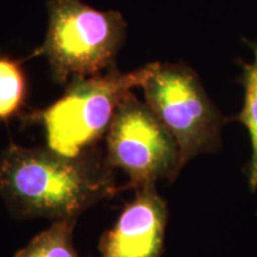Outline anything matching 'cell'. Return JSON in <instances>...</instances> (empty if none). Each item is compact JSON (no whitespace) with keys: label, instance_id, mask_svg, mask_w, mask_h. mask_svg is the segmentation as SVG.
Returning <instances> with one entry per match:
<instances>
[{"label":"cell","instance_id":"1","mask_svg":"<svg viewBox=\"0 0 257 257\" xmlns=\"http://www.w3.org/2000/svg\"><path fill=\"white\" fill-rule=\"evenodd\" d=\"M127 188L117 186L113 169L93 148L75 157L15 144L0 153V195L17 218L78 219Z\"/></svg>","mask_w":257,"mask_h":257},{"label":"cell","instance_id":"2","mask_svg":"<svg viewBox=\"0 0 257 257\" xmlns=\"http://www.w3.org/2000/svg\"><path fill=\"white\" fill-rule=\"evenodd\" d=\"M49 24L43 44L34 55L46 56L57 83L105 73L126 36L117 11H99L81 0H49Z\"/></svg>","mask_w":257,"mask_h":257},{"label":"cell","instance_id":"3","mask_svg":"<svg viewBox=\"0 0 257 257\" xmlns=\"http://www.w3.org/2000/svg\"><path fill=\"white\" fill-rule=\"evenodd\" d=\"M152 69L149 63L123 73L113 66L98 75L70 80L62 98L31 115L43 125L48 148L69 157L92 149L107 133L121 100L143 85Z\"/></svg>","mask_w":257,"mask_h":257},{"label":"cell","instance_id":"4","mask_svg":"<svg viewBox=\"0 0 257 257\" xmlns=\"http://www.w3.org/2000/svg\"><path fill=\"white\" fill-rule=\"evenodd\" d=\"M141 87L146 104L174 137L182 165L220 149L221 130L233 118L218 110L191 67L154 62Z\"/></svg>","mask_w":257,"mask_h":257},{"label":"cell","instance_id":"5","mask_svg":"<svg viewBox=\"0 0 257 257\" xmlns=\"http://www.w3.org/2000/svg\"><path fill=\"white\" fill-rule=\"evenodd\" d=\"M105 161L128 176L127 187L174 181L184 165L168 128L146 102L130 92L118 106L106 133Z\"/></svg>","mask_w":257,"mask_h":257},{"label":"cell","instance_id":"6","mask_svg":"<svg viewBox=\"0 0 257 257\" xmlns=\"http://www.w3.org/2000/svg\"><path fill=\"white\" fill-rule=\"evenodd\" d=\"M113 227L104 233L99 257H161L168 221L167 204L156 185L135 189Z\"/></svg>","mask_w":257,"mask_h":257},{"label":"cell","instance_id":"7","mask_svg":"<svg viewBox=\"0 0 257 257\" xmlns=\"http://www.w3.org/2000/svg\"><path fill=\"white\" fill-rule=\"evenodd\" d=\"M252 60L243 66L240 83L244 88L243 106L233 119L244 125L251 143V156L246 170L248 185L251 192L257 191V41L250 43Z\"/></svg>","mask_w":257,"mask_h":257},{"label":"cell","instance_id":"8","mask_svg":"<svg viewBox=\"0 0 257 257\" xmlns=\"http://www.w3.org/2000/svg\"><path fill=\"white\" fill-rule=\"evenodd\" d=\"M76 219L55 220L35 236L15 257H81L74 248L73 231Z\"/></svg>","mask_w":257,"mask_h":257},{"label":"cell","instance_id":"9","mask_svg":"<svg viewBox=\"0 0 257 257\" xmlns=\"http://www.w3.org/2000/svg\"><path fill=\"white\" fill-rule=\"evenodd\" d=\"M27 99V76L21 63L0 57V120H8L23 107Z\"/></svg>","mask_w":257,"mask_h":257}]
</instances>
